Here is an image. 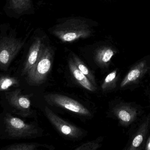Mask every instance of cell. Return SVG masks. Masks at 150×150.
Wrapping results in <instances>:
<instances>
[{"mask_svg":"<svg viewBox=\"0 0 150 150\" xmlns=\"http://www.w3.org/2000/svg\"><path fill=\"white\" fill-rule=\"evenodd\" d=\"M103 138L102 137H99L93 141L87 142L81 144L75 149V150H96L101 148Z\"/></svg>","mask_w":150,"mask_h":150,"instance_id":"obj_19","label":"cell"},{"mask_svg":"<svg viewBox=\"0 0 150 150\" xmlns=\"http://www.w3.org/2000/svg\"><path fill=\"white\" fill-rule=\"evenodd\" d=\"M45 100L52 106L58 107L84 117L92 116L90 110L73 99L58 93H49L44 97Z\"/></svg>","mask_w":150,"mask_h":150,"instance_id":"obj_4","label":"cell"},{"mask_svg":"<svg viewBox=\"0 0 150 150\" xmlns=\"http://www.w3.org/2000/svg\"><path fill=\"white\" fill-rule=\"evenodd\" d=\"M45 45L40 38H36L30 47L22 70V75H26L37 63Z\"/></svg>","mask_w":150,"mask_h":150,"instance_id":"obj_10","label":"cell"},{"mask_svg":"<svg viewBox=\"0 0 150 150\" xmlns=\"http://www.w3.org/2000/svg\"><path fill=\"white\" fill-rule=\"evenodd\" d=\"M72 57L78 68L91 81V82L97 87V82L94 75L83 62L74 53L72 54Z\"/></svg>","mask_w":150,"mask_h":150,"instance_id":"obj_16","label":"cell"},{"mask_svg":"<svg viewBox=\"0 0 150 150\" xmlns=\"http://www.w3.org/2000/svg\"><path fill=\"white\" fill-rule=\"evenodd\" d=\"M68 63L70 74L79 85L91 92H94L97 91V87L93 85L87 77L78 68L72 56L69 59Z\"/></svg>","mask_w":150,"mask_h":150,"instance_id":"obj_11","label":"cell"},{"mask_svg":"<svg viewBox=\"0 0 150 150\" xmlns=\"http://www.w3.org/2000/svg\"><path fill=\"white\" fill-rule=\"evenodd\" d=\"M52 32L62 42L69 43L89 38L92 33V30L86 21L74 18L58 23Z\"/></svg>","mask_w":150,"mask_h":150,"instance_id":"obj_1","label":"cell"},{"mask_svg":"<svg viewBox=\"0 0 150 150\" xmlns=\"http://www.w3.org/2000/svg\"><path fill=\"white\" fill-rule=\"evenodd\" d=\"M23 41L11 37H4L0 41V70L7 71L14 58L23 47Z\"/></svg>","mask_w":150,"mask_h":150,"instance_id":"obj_5","label":"cell"},{"mask_svg":"<svg viewBox=\"0 0 150 150\" xmlns=\"http://www.w3.org/2000/svg\"><path fill=\"white\" fill-rule=\"evenodd\" d=\"M45 112L47 119L62 136L76 140L81 139L84 135L81 129L66 121L47 107H45Z\"/></svg>","mask_w":150,"mask_h":150,"instance_id":"obj_6","label":"cell"},{"mask_svg":"<svg viewBox=\"0 0 150 150\" xmlns=\"http://www.w3.org/2000/svg\"><path fill=\"white\" fill-rule=\"evenodd\" d=\"M112 112L121 125L127 127L136 119L138 112L136 107L127 103H121L113 108Z\"/></svg>","mask_w":150,"mask_h":150,"instance_id":"obj_8","label":"cell"},{"mask_svg":"<svg viewBox=\"0 0 150 150\" xmlns=\"http://www.w3.org/2000/svg\"><path fill=\"white\" fill-rule=\"evenodd\" d=\"M118 73V70H115L105 77L101 85V90L104 92H108L116 88L119 78Z\"/></svg>","mask_w":150,"mask_h":150,"instance_id":"obj_15","label":"cell"},{"mask_svg":"<svg viewBox=\"0 0 150 150\" xmlns=\"http://www.w3.org/2000/svg\"><path fill=\"white\" fill-rule=\"evenodd\" d=\"M145 149L146 150H150V136L148 138L145 145Z\"/></svg>","mask_w":150,"mask_h":150,"instance_id":"obj_20","label":"cell"},{"mask_svg":"<svg viewBox=\"0 0 150 150\" xmlns=\"http://www.w3.org/2000/svg\"><path fill=\"white\" fill-rule=\"evenodd\" d=\"M116 53L115 49L111 47L106 46L99 48L94 53L95 62L102 68H107L110 65L112 58Z\"/></svg>","mask_w":150,"mask_h":150,"instance_id":"obj_12","label":"cell"},{"mask_svg":"<svg viewBox=\"0 0 150 150\" xmlns=\"http://www.w3.org/2000/svg\"><path fill=\"white\" fill-rule=\"evenodd\" d=\"M54 56L53 49L45 45L37 63L26 75L29 84L39 85L45 82L52 70Z\"/></svg>","mask_w":150,"mask_h":150,"instance_id":"obj_2","label":"cell"},{"mask_svg":"<svg viewBox=\"0 0 150 150\" xmlns=\"http://www.w3.org/2000/svg\"><path fill=\"white\" fill-rule=\"evenodd\" d=\"M19 86V80L17 77L9 75H0V92Z\"/></svg>","mask_w":150,"mask_h":150,"instance_id":"obj_18","label":"cell"},{"mask_svg":"<svg viewBox=\"0 0 150 150\" xmlns=\"http://www.w3.org/2000/svg\"><path fill=\"white\" fill-rule=\"evenodd\" d=\"M43 148L49 150L54 149V146L47 144H41L36 143H23L15 144L5 146L1 148L3 150H36L39 148Z\"/></svg>","mask_w":150,"mask_h":150,"instance_id":"obj_14","label":"cell"},{"mask_svg":"<svg viewBox=\"0 0 150 150\" xmlns=\"http://www.w3.org/2000/svg\"><path fill=\"white\" fill-rule=\"evenodd\" d=\"M10 8L18 14H21L31 8V0H8Z\"/></svg>","mask_w":150,"mask_h":150,"instance_id":"obj_17","label":"cell"},{"mask_svg":"<svg viewBox=\"0 0 150 150\" xmlns=\"http://www.w3.org/2000/svg\"><path fill=\"white\" fill-rule=\"evenodd\" d=\"M150 125V116L139 126L138 130L133 136L130 145L127 149L137 150L140 149L149 132Z\"/></svg>","mask_w":150,"mask_h":150,"instance_id":"obj_13","label":"cell"},{"mask_svg":"<svg viewBox=\"0 0 150 150\" xmlns=\"http://www.w3.org/2000/svg\"><path fill=\"white\" fill-rule=\"evenodd\" d=\"M6 99L10 105L23 117H30L33 113L30 100L22 93L20 89L6 92Z\"/></svg>","mask_w":150,"mask_h":150,"instance_id":"obj_7","label":"cell"},{"mask_svg":"<svg viewBox=\"0 0 150 150\" xmlns=\"http://www.w3.org/2000/svg\"><path fill=\"white\" fill-rule=\"evenodd\" d=\"M4 126L5 134L8 139H30L40 135V128L38 126L26 123L9 114L4 116Z\"/></svg>","mask_w":150,"mask_h":150,"instance_id":"obj_3","label":"cell"},{"mask_svg":"<svg viewBox=\"0 0 150 150\" xmlns=\"http://www.w3.org/2000/svg\"><path fill=\"white\" fill-rule=\"evenodd\" d=\"M149 69L147 62L142 61L136 64L129 70L120 83L121 88L136 84L147 73Z\"/></svg>","mask_w":150,"mask_h":150,"instance_id":"obj_9","label":"cell"}]
</instances>
